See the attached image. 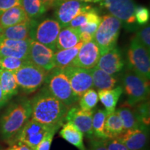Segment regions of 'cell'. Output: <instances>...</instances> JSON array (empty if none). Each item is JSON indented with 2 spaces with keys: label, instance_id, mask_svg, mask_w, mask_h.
I'll return each instance as SVG.
<instances>
[{
  "label": "cell",
  "instance_id": "cell-1",
  "mask_svg": "<svg viewBox=\"0 0 150 150\" xmlns=\"http://www.w3.org/2000/svg\"><path fill=\"white\" fill-rule=\"evenodd\" d=\"M31 116L34 120L50 127L59 129L63 125L69 108L43 87L32 99Z\"/></svg>",
  "mask_w": 150,
  "mask_h": 150
},
{
  "label": "cell",
  "instance_id": "cell-2",
  "mask_svg": "<svg viewBox=\"0 0 150 150\" xmlns=\"http://www.w3.org/2000/svg\"><path fill=\"white\" fill-rule=\"evenodd\" d=\"M31 116V99L20 97L8 105L0 118V136L9 144Z\"/></svg>",
  "mask_w": 150,
  "mask_h": 150
},
{
  "label": "cell",
  "instance_id": "cell-3",
  "mask_svg": "<svg viewBox=\"0 0 150 150\" xmlns=\"http://www.w3.org/2000/svg\"><path fill=\"white\" fill-rule=\"evenodd\" d=\"M44 84L51 95L68 108L78 102L79 99L73 93L70 81L62 69L54 67L48 72Z\"/></svg>",
  "mask_w": 150,
  "mask_h": 150
},
{
  "label": "cell",
  "instance_id": "cell-4",
  "mask_svg": "<svg viewBox=\"0 0 150 150\" xmlns=\"http://www.w3.org/2000/svg\"><path fill=\"white\" fill-rule=\"evenodd\" d=\"M121 84L127 97L125 102L129 106H135L149 98V81L137 73L129 69L125 71L121 76Z\"/></svg>",
  "mask_w": 150,
  "mask_h": 150
},
{
  "label": "cell",
  "instance_id": "cell-5",
  "mask_svg": "<svg viewBox=\"0 0 150 150\" xmlns=\"http://www.w3.org/2000/svg\"><path fill=\"white\" fill-rule=\"evenodd\" d=\"M121 27L120 20L111 15H105L102 17L93 40L98 46L101 55L117 45Z\"/></svg>",
  "mask_w": 150,
  "mask_h": 150
},
{
  "label": "cell",
  "instance_id": "cell-6",
  "mask_svg": "<svg viewBox=\"0 0 150 150\" xmlns=\"http://www.w3.org/2000/svg\"><path fill=\"white\" fill-rule=\"evenodd\" d=\"M13 72L18 87L27 94L34 93L40 88L47 74L46 71L29 61Z\"/></svg>",
  "mask_w": 150,
  "mask_h": 150
},
{
  "label": "cell",
  "instance_id": "cell-7",
  "mask_svg": "<svg viewBox=\"0 0 150 150\" xmlns=\"http://www.w3.org/2000/svg\"><path fill=\"white\" fill-rule=\"evenodd\" d=\"M127 61L129 70L149 81V51L138 40L136 36L131 39V44L127 50Z\"/></svg>",
  "mask_w": 150,
  "mask_h": 150
},
{
  "label": "cell",
  "instance_id": "cell-8",
  "mask_svg": "<svg viewBox=\"0 0 150 150\" xmlns=\"http://www.w3.org/2000/svg\"><path fill=\"white\" fill-rule=\"evenodd\" d=\"M52 128L55 127H48L30 118L10 145L20 142L29 147L31 150H36L38 145L42 140L43 137Z\"/></svg>",
  "mask_w": 150,
  "mask_h": 150
},
{
  "label": "cell",
  "instance_id": "cell-9",
  "mask_svg": "<svg viewBox=\"0 0 150 150\" xmlns=\"http://www.w3.org/2000/svg\"><path fill=\"white\" fill-rule=\"evenodd\" d=\"M61 27L54 19H46L33 28L31 39L44 45L53 51L56 50V44Z\"/></svg>",
  "mask_w": 150,
  "mask_h": 150
},
{
  "label": "cell",
  "instance_id": "cell-10",
  "mask_svg": "<svg viewBox=\"0 0 150 150\" xmlns=\"http://www.w3.org/2000/svg\"><path fill=\"white\" fill-rule=\"evenodd\" d=\"M93 8L91 6L79 0H62L55 7L56 20L61 28L67 27L74 18Z\"/></svg>",
  "mask_w": 150,
  "mask_h": 150
},
{
  "label": "cell",
  "instance_id": "cell-11",
  "mask_svg": "<svg viewBox=\"0 0 150 150\" xmlns=\"http://www.w3.org/2000/svg\"><path fill=\"white\" fill-rule=\"evenodd\" d=\"M63 71L70 81L73 93L78 99L88 90L93 88L90 70L69 65L63 69Z\"/></svg>",
  "mask_w": 150,
  "mask_h": 150
},
{
  "label": "cell",
  "instance_id": "cell-12",
  "mask_svg": "<svg viewBox=\"0 0 150 150\" xmlns=\"http://www.w3.org/2000/svg\"><path fill=\"white\" fill-rule=\"evenodd\" d=\"M101 5L122 22L131 24L136 22L134 0H102Z\"/></svg>",
  "mask_w": 150,
  "mask_h": 150
},
{
  "label": "cell",
  "instance_id": "cell-13",
  "mask_svg": "<svg viewBox=\"0 0 150 150\" xmlns=\"http://www.w3.org/2000/svg\"><path fill=\"white\" fill-rule=\"evenodd\" d=\"M54 53L50 48L31 39L28 61L48 72L55 67Z\"/></svg>",
  "mask_w": 150,
  "mask_h": 150
},
{
  "label": "cell",
  "instance_id": "cell-14",
  "mask_svg": "<svg viewBox=\"0 0 150 150\" xmlns=\"http://www.w3.org/2000/svg\"><path fill=\"white\" fill-rule=\"evenodd\" d=\"M116 139L129 150H145L149 141V127L141 125L137 128L126 130Z\"/></svg>",
  "mask_w": 150,
  "mask_h": 150
},
{
  "label": "cell",
  "instance_id": "cell-15",
  "mask_svg": "<svg viewBox=\"0 0 150 150\" xmlns=\"http://www.w3.org/2000/svg\"><path fill=\"white\" fill-rule=\"evenodd\" d=\"M93 110H84L79 107L69 108L65 121L70 122L81 131L83 136L89 139L93 138Z\"/></svg>",
  "mask_w": 150,
  "mask_h": 150
},
{
  "label": "cell",
  "instance_id": "cell-16",
  "mask_svg": "<svg viewBox=\"0 0 150 150\" xmlns=\"http://www.w3.org/2000/svg\"><path fill=\"white\" fill-rule=\"evenodd\" d=\"M100 56V51L96 43L93 40L90 41L83 43L70 65L86 70H91L97 66Z\"/></svg>",
  "mask_w": 150,
  "mask_h": 150
},
{
  "label": "cell",
  "instance_id": "cell-17",
  "mask_svg": "<svg viewBox=\"0 0 150 150\" xmlns=\"http://www.w3.org/2000/svg\"><path fill=\"white\" fill-rule=\"evenodd\" d=\"M31 40H18L0 38V58L10 56L28 61Z\"/></svg>",
  "mask_w": 150,
  "mask_h": 150
},
{
  "label": "cell",
  "instance_id": "cell-18",
  "mask_svg": "<svg viewBox=\"0 0 150 150\" xmlns=\"http://www.w3.org/2000/svg\"><path fill=\"white\" fill-rule=\"evenodd\" d=\"M97 66L112 76L120 72L125 67V61L120 51L114 47L99 57Z\"/></svg>",
  "mask_w": 150,
  "mask_h": 150
},
{
  "label": "cell",
  "instance_id": "cell-19",
  "mask_svg": "<svg viewBox=\"0 0 150 150\" xmlns=\"http://www.w3.org/2000/svg\"><path fill=\"white\" fill-rule=\"evenodd\" d=\"M35 21L32 19H29L16 25L2 29L1 38L11 39V40H24L31 39V34Z\"/></svg>",
  "mask_w": 150,
  "mask_h": 150
},
{
  "label": "cell",
  "instance_id": "cell-20",
  "mask_svg": "<svg viewBox=\"0 0 150 150\" xmlns=\"http://www.w3.org/2000/svg\"><path fill=\"white\" fill-rule=\"evenodd\" d=\"M80 32L78 29L70 27L61 28L57 40H56V50H63L72 48L80 42Z\"/></svg>",
  "mask_w": 150,
  "mask_h": 150
},
{
  "label": "cell",
  "instance_id": "cell-21",
  "mask_svg": "<svg viewBox=\"0 0 150 150\" xmlns=\"http://www.w3.org/2000/svg\"><path fill=\"white\" fill-rule=\"evenodd\" d=\"M30 19L21 5L9 8L0 15V27L1 29L11 27Z\"/></svg>",
  "mask_w": 150,
  "mask_h": 150
},
{
  "label": "cell",
  "instance_id": "cell-22",
  "mask_svg": "<svg viewBox=\"0 0 150 150\" xmlns=\"http://www.w3.org/2000/svg\"><path fill=\"white\" fill-rule=\"evenodd\" d=\"M59 134L63 139L79 150H86L83 143V134L70 122L62 125Z\"/></svg>",
  "mask_w": 150,
  "mask_h": 150
},
{
  "label": "cell",
  "instance_id": "cell-23",
  "mask_svg": "<svg viewBox=\"0 0 150 150\" xmlns=\"http://www.w3.org/2000/svg\"><path fill=\"white\" fill-rule=\"evenodd\" d=\"M93 82V88L101 91L105 89H112L116 86L117 81L115 76H112L97 66L90 70Z\"/></svg>",
  "mask_w": 150,
  "mask_h": 150
},
{
  "label": "cell",
  "instance_id": "cell-24",
  "mask_svg": "<svg viewBox=\"0 0 150 150\" xmlns=\"http://www.w3.org/2000/svg\"><path fill=\"white\" fill-rule=\"evenodd\" d=\"M123 93L121 86H118L112 89H105L98 91V97L108 114L115 111V107L120 97Z\"/></svg>",
  "mask_w": 150,
  "mask_h": 150
},
{
  "label": "cell",
  "instance_id": "cell-25",
  "mask_svg": "<svg viewBox=\"0 0 150 150\" xmlns=\"http://www.w3.org/2000/svg\"><path fill=\"white\" fill-rule=\"evenodd\" d=\"M0 86L8 100L18 94V86L13 72L0 68Z\"/></svg>",
  "mask_w": 150,
  "mask_h": 150
},
{
  "label": "cell",
  "instance_id": "cell-26",
  "mask_svg": "<svg viewBox=\"0 0 150 150\" xmlns=\"http://www.w3.org/2000/svg\"><path fill=\"white\" fill-rule=\"evenodd\" d=\"M83 44V42H80L72 48L59 50V51L56 52L54 53L55 67L63 70L66 67L69 66L77 55L78 52Z\"/></svg>",
  "mask_w": 150,
  "mask_h": 150
},
{
  "label": "cell",
  "instance_id": "cell-27",
  "mask_svg": "<svg viewBox=\"0 0 150 150\" xmlns=\"http://www.w3.org/2000/svg\"><path fill=\"white\" fill-rule=\"evenodd\" d=\"M115 110L117 111L120 117L121 118L125 131L137 128L140 125H143V124H141L138 120L133 106H129L126 102L121 105L120 107Z\"/></svg>",
  "mask_w": 150,
  "mask_h": 150
},
{
  "label": "cell",
  "instance_id": "cell-28",
  "mask_svg": "<svg viewBox=\"0 0 150 150\" xmlns=\"http://www.w3.org/2000/svg\"><path fill=\"white\" fill-rule=\"evenodd\" d=\"M122 122L116 110L108 114L105 122V133L107 138H116L125 131Z\"/></svg>",
  "mask_w": 150,
  "mask_h": 150
},
{
  "label": "cell",
  "instance_id": "cell-29",
  "mask_svg": "<svg viewBox=\"0 0 150 150\" xmlns=\"http://www.w3.org/2000/svg\"><path fill=\"white\" fill-rule=\"evenodd\" d=\"M108 113L105 109H98L93 112V138L99 140L107 139L105 133V122Z\"/></svg>",
  "mask_w": 150,
  "mask_h": 150
},
{
  "label": "cell",
  "instance_id": "cell-30",
  "mask_svg": "<svg viewBox=\"0 0 150 150\" xmlns=\"http://www.w3.org/2000/svg\"><path fill=\"white\" fill-rule=\"evenodd\" d=\"M21 6L28 18L32 20L39 18L47 11L41 0H22Z\"/></svg>",
  "mask_w": 150,
  "mask_h": 150
},
{
  "label": "cell",
  "instance_id": "cell-31",
  "mask_svg": "<svg viewBox=\"0 0 150 150\" xmlns=\"http://www.w3.org/2000/svg\"><path fill=\"white\" fill-rule=\"evenodd\" d=\"M78 101L81 109L93 110L99 102L98 94L95 90L91 88L85 92Z\"/></svg>",
  "mask_w": 150,
  "mask_h": 150
},
{
  "label": "cell",
  "instance_id": "cell-32",
  "mask_svg": "<svg viewBox=\"0 0 150 150\" xmlns=\"http://www.w3.org/2000/svg\"><path fill=\"white\" fill-rule=\"evenodd\" d=\"M134 111L141 124L149 127L150 122V110H149V102L145 101L133 106Z\"/></svg>",
  "mask_w": 150,
  "mask_h": 150
},
{
  "label": "cell",
  "instance_id": "cell-33",
  "mask_svg": "<svg viewBox=\"0 0 150 150\" xmlns=\"http://www.w3.org/2000/svg\"><path fill=\"white\" fill-rule=\"evenodd\" d=\"M27 61L10 56L0 58V68L15 72L20 69Z\"/></svg>",
  "mask_w": 150,
  "mask_h": 150
},
{
  "label": "cell",
  "instance_id": "cell-34",
  "mask_svg": "<svg viewBox=\"0 0 150 150\" xmlns=\"http://www.w3.org/2000/svg\"><path fill=\"white\" fill-rule=\"evenodd\" d=\"M58 129H59L58 128H52L50 129L38 145L36 150H50L54 136Z\"/></svg>",
  "mask_w": 150,
  "mask_h": 150
},
{
  "label": "cell",
  "instance_id": "cell-35",
  "mask_svg": "<svg viewBox=\"0 0 150 150\" xmlns=\"http://www.w3.org/2000/svg\"><path fill=\"white\" fill-rule=\"evenodd\" d=\"M135 18L136 21L140 25L147 24L149 20V9L143 6L136 7L135 9Z\"/></svg>",
  "mask_w": 150,
  "mask_h": 150
},
{
  "label": "cell",
  "instance_id": "cell-36",
  "mask_svg": "<svg viewBox=\"0 0 150 150\" xmlns=\"http://www.w3.org/2000/svg\"><path fill=\"white\" fill-rule=\"evenodd\" d=\"M136 38L141 44L150 51V27L149 25L140 29Z\"/></svg>",
  "mask_w": 150,
  "mask_h": 150
},
{
  "label": "cell",
  "instance_id": "cell-37",
  "mask_svg": "<svg viewBox=\"0 0 150 150\" xmlns=\"http://www.w3.org/2000/svg\"><path fill=\"white\" fill-rule=\"evenodd\" d=\"M90 11L82 13L76 16V18H74L67 27L74 28V29H79L80 27L87 24L88 20V12Z\"/></svg>",
  "mask_w": 150,
  "mask_h": 150
},
{
  "label": "cell",
  "instance_id": "cell-38",
  "mask_svg": "<svg viewBox=\"0 0 150 150\" xmlns=\"http://www.w3.org/2000/svg\"><path fill=\"white\" fill-rule=\"evenodd\" d=\"M102 140L108 150H129L122 142L116 138H107Z\"/></svg>",
  "mask_w": 150,
  "mask_h": 150
},
{
  "label": "cell",
  "instance_id": "cell-39",
  "mask_svg": "<svg viewBox=\"0 0 150 150\" xmlns=\"http://www.w3.org/2000/svg\"><path fill=\"white\" fill-rule=\"evenodd\" d=\"M22 0H0V15L9 8L21 5Z\"/></svg>",
  "mask_w": 150,
  "mask_h": 150
},
{
  "label": "cell",
  "instance_id": "cell-40",
  "mask_svg": "<svg viewBox=\"0 0 150 150\" xmlns=\"http://www.w3.org/2000/svg\"><path fill=\"white\" fill-rule=\"evenodd\" d=\"M90 150H108L105 147L102 140L92 138Z\"/></svg>",
  "mask_w": 150,
  "mask_h": 150
},
{
  "label": "cell",
  "instance_id": "cell-41",
  "mask_svg": "<svg viewBox=\"0 0 150 150\" xmlns=\"http://www.w3.org/2000/svg\"><path fill=\"white\" fill-rule=\"evenodd\" d=\"M99 25L97 24H86V25L83 26V27H80L79 29L80 33L81 32H85V33H90V34L94 35L95 34V31H97V28H98Z\"/></svg>",
  "mask_w": 150,
  "mask_h": 150
},
{
  "label": "cell",
  "instance_id": "cell-42",
  "mask_svg": "<svg viewBox=\"0 0 150 150\" xmlns=\"http://www.w3.org/2000/svg\"><path fill=\"white\" fill-rule=\"evenodd\" d=\"M6 150H31L29 147L20 142H15L13 144H11L10 147L7 148Z\"/></svg>",
  "mask_w": 150,
  "mask_h": 150
},
{
  "label": "cell",
  "instance_id": "cell-43",
  "mask_svg": "<svg viewBox=\"0 0 150 150\" xmlns=\"http://www.w3.org/2000/svg\"><path fill=\"white\" fill-rule=\"evenodd\" d=\"M43 4L46 7L47 10L51 9L52 8H55L56 6L58 5L60 1L62 0H41Z\"/></svg>",
  "mask_w": 150,
  "mask_h": 150
},
{
  "label": "cell",
  "instance_id": "cell-44",
  "mask_svg": "<svg viewBox=\"0 0 150 150\" xmlns=\"http://www.w3.org/2000/svg\"><path fill=\"white\" fill-rule=\"evenodd\" d=\"M93 40V35L90 34V33L81 32L80 33V40L81 42L83 43L88 42L90 41H92Z\"/></svg>",
  "mask_w": 150,
  "mask_h": 150
},
{
  "label": "cell",
  "instance_id": "cell-45",
  "mask_svg": "<svg viewBox=\"0 0 150 150\" xmlns=\"http://www.w3.org/2000/svg\"><path fill=\"white\" fill-rule=\"evenodd\" d=\"M8 102V100L6 98L2 92V90L1 88V86H0V108L3 106L4 105H5Z\"/></svg>",
  "mask_w": 150,
  "mask_h": 150
},
{
  "label": "cell",
  "instance_id": "cell-46",
  "mask_svg": "<svg viewBox=\"0 0 150 150\" xmlns=\"http://www.w3.org/2000/svg\"><path fill=\"white\" fill-rule=\"evenodd\" d=\"M79 1H82V2H85V3H97V2H101L102 0H79Z\"/></svg>",
  "mask_w": 150,
  "mask_h": 150
},
{
  "label": "cell",
  "instance_id": "cell-47",
  "mask_svg": "<svg viewBox=\"0 0 150 150\" xmlns=\"http://www.w3.org/2000/svg\"><path fill=\"white\" fill-rule=\"evenodd\" d=\"M1 30H2V29H1V27H0V38H1Z\"/></svg>",
  "mask_w": 150,
  "mask_h": 150
}]
</instances>
